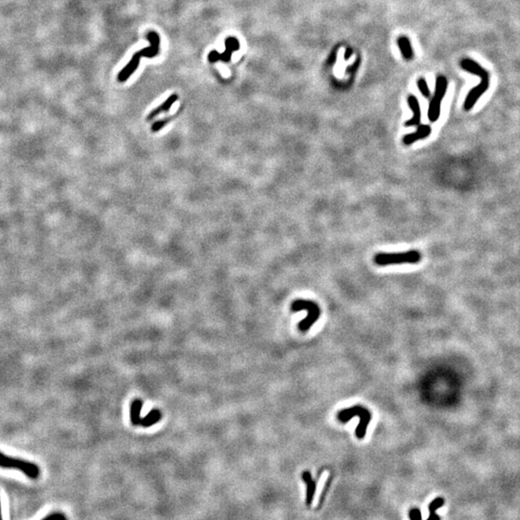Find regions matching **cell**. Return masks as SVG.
<instances>
[{
  "label": "cell",
  "instance_id": "cell-1",
  "mask_svg": "<svg viewBox=\"0 0 520 520\" xmlns=\"http://www.w3.org/2000/svg\"><path fill=\"white\" fill-rule=\"evenodd\" d=\"M460 66L462 69L468 72L472 75L478 76L481 78V83L468 92L463 104L464 109L470 111L476 104L479 99L487 92L489 87V75L487 69H485L481 65H479L477 62L471 59H462L460 63Z\"/></svg>",
  "mask_w": 520,
  "mask_h": 520
},
{
  "label": "cell",
  "instance_id": "cell-2",
  "mask_svg": "<svg viewBox=\"0 0 520 520\" xmlns=\"http://www.w3.org/2000/svg\"><path fill=\"white\" fill-rule=\"evenodd\" d=\"M147 38L151 42V46L146 48L142 51H137L135 53L132 59L130 60V62L117 75L119 82H126V80L134 74L135 70L137 69V67L140 64V60L142 57L153 58L158 54L160 43L158 34L154 31H150L149 33L147 34Z\"/></svg>",
  "mask_w": 520,
  "mask_h": 520
},
{
  "label": "cell",
  "instance_id": "cell-3",
  "mask_svg": "<svg viewBox=\"0 0 520 520\" xmlns=\"http://www.w3.org/2000/svg\"><path fill=\"white\" fill-rule=\"evenodd\" d=\"M354 417L360 418L359 426L356 429V436L359 439H363L366 436L367 428L372 420V413L367 408L361 405H356L343 409L336 414V418L341 423H347Z\"/></svg>",
  "mask_w": 520,
  "mask_h": 520
},
{
  "label": "cell",
  "instance_id": "cell-4",
  "mask_svg": "<svg viewBox=\"0 0 520 520\" xmlns=\"http://www.w3.org/2000/svg\"><path fill=\"white\" fill-rule=\"evenodd\" d=\"M290 311L292 312H299V311H306V317L300 321L298 324V328L304 333L311 329V327L318 321L321 316V310L317 302H313L311 300H303V299H297L293 301L290 305Z\"/></svg>",
  "mask_w": 520,
  "mask_h": 520
},
{
  "label": "cell",
  "instance_id": "cell-5",
  "mask_svg": "<svg viewBox=\"0 0 520 520\" xmlns=\"http://www.w3.org/2000/svg\"><path fill=\"white\" fill-rule=\"evenodd\" d=\"M420 260L421 253L415 250L403 252H380L374 257V262L377 266L416 264Z\"/></svg>",
  "mask_w": 520,
  "mask_h": 520
},
{
  "label": "cell",
  "instance_id": "cell-6",
  "mask_svg": "<svg viewBox=\"0 0 520 520\" xmlns=\"http://www.w3.org/2000/svg\"><path fill=\"white\" fill-rule=\"evenodd\" d=\"M0 467L8 469H17L22 472L28 478L32 480L39 478L41 474L40 467L34 462L12 458L1 452H0Z\"/></svg>",
  "mask_w": 520,
  "mask_h": 520
},
{
  "label": "cell",
  "instance_id": "cell-7",
  "mask_svg": "<svg viewBox=\"0 0 520 520\" xmlns=\"http://www.w3.org/2000/svg\"><path fill=\"white\" fill-rule=\"evenodd\" d=\"M448 88V81L443 76L436 77V91L435 94L430 102L429 106L428 117L431 123H436L440 116V106L444 98L445 93Z\"/></svg>",
  "mask_w": 520,
  "mask_h": 520
},
{
  "label": "cell",
  "instance_id": "cell-8",
  "mask_svg": "<svg viewBox=\"0 0 520 520\" xmlns=\"http://www.w3.org/2000/svg\"><path fill=\"white\" fill-rule=\"evenodd\" d=\"M225 44H226V49H227L225 52L219 53L217 51L210 52L209 55H208V60H209L210 63H216L220 60L225 63H227L230 61L232 53L234 51L240 50V42L235 37H227Z\"/></svg>",
  "mask_w": 520,
  "mask_h": 520
},
{
  "label": "cell",
  "instance_id": "cell-9",
  "mask_svg": "<svg viewBox=\"0 0 520 520\" xmlns=\"http://www.w3.org/2000/svg\"><path fill=\"white\" fill-rule=\"evenodd\" d=\"M431 133H432L431 126H428V125H419L417 130L415 132L411 133V134L406 135L404 137V144L407 145V146H410V145H412V144L415 143V142H417L419 140L427 138V137L431 135Z\"/></svg>",
  "mask_w": 520,
  "mask_h": 520
},
{
  "label": "cell",
  "instance_id": "cell-10",
  "mask_svg": "<svg viewBox=\"0 0 520 520\" xmlns=\"http://www.w3.org/2000/svg\"><path fill=\"white\" fill-rule=\"evenodd\" d=\"M302 481L306 485V495H305V504L306 506H311L315 495L316 487H317V482L312 478L311 472L305 470L302 473Z\"/></svg>",
  "mask_w": 520,
  "mask_h": 520
},
{
  "label": "cell",
  "instance_id": "cell-11",
  "mask_svg": "<svg viewBox=\"0 0 520 520\" xmlns=\"http://www.w3.org/2000/svg\"><path fill=\"white\" fill-rule=\"evenodd\" d=\"M408 103L411 107V111L413 112V117L411 120L407 121L405 126H418L421 123V109H420L419 101L414 97L410 96L408 98Z\"/></svg>",
  "mask_w": 520,
  "mask_h": 520
},
{
  "label": "cell",
  "instance_id": "cell-12",
  "mask_svg": "<svg viewBox=\"0 0 520 520\" xmlns=\"http://www.w3.org/2000/svg\"><path fill=\"white\" fill-rule=\"evenodd\" d=\"M178 98H179V97H178V94H177V93H173V94H171V96L169 97L168 99H167L166 101H164L161 105H159L158 107H156V108H154V109L151 111V113L149 114L148 117H147V120H148V121H151V120H153L154 117H157V116L160 115V114L169 112L170 109L172 108V106L176 103V101H177Z\"/></svg>",
  "mask_w": 520,
  "mask_h": 520
},
{
  "label": "cell",
  "instance_id": "cell-13",
  "mask_svg": "<svg viewBox=\"0 0 520 520\" xmlns=\"http://www.w3.org/2000/svg\"><path fill=\"white\" fill-rule=\"evenodd\" d=\"M143 408L142 399H134L130 405V421L133 426H140L141 424V411Z\"/></svg>",
  "mask_w": 520,
  "mask_h": 520
},
{
  "label": "cell",
  "instance_id": "cell-14",
  "mask_svg": "<svg viewBox=\"0 0 520 520\" xmlns=\"http://www.w3.org/2000/svg\"><path fill=\"white\" fill-rule=\"evenodd\" d=\"M161 418H162L161 411L159 410H152L147 416L142 418L140 426H142L144 428H149V427L155 425L156 423H158Z\"/></svg>",
  "mask_w": 520,
  "mask_h": 520
},
{
  "label": "cell",
  "instance_id": "cell-15",
  "mask_svg": "<svg viewBox=\"0 0 520 520\" xmlns=\"http://www.w3.org/2000/svg\"><path fill=\"white\" fill-rule=\"evenodd\" d=\"M398 45H399V49L402 52V55H403L404 58L406 60H411L413 57V51H412V48H411V41L405 37L402 36L398 39Z\"/></svg>",
  "mask_w": 520,
  "mask_h": 520
},
{
  "label": "cell",
  "instance_id": "cell-16",
  "mask_svg": "<svg viewBox=\"0 0 520 520\" xmlns=\"http://www.w3.org/2000/svg\"><path fill=\"white\" fill-rule=\"evenodd\" d=\"M445 504V500L442 497H437L436 499H434L430 505H429V512L430 513H434L436 512L438 509H440L443 505Z\"/></svg>",
  "mask_w": 520,
  "mask_h": 520
},
{
  "label": "cell",
  "instance_id": "cell-17",
  "mask_svg": "<svg viewBox=\"0 0 520 520\" xmlns=\"http://www.w3.org/2000/svg\"><path fill=\"white\" fill-rule=\"evenodd\" d=\"M417 85H418V88H419L420 92L425 97V98H429L431 92H430V89H429L428 83L426 81V79L424 77H421L418 80H417Z\"/></svg>",
  "mask_w": 520,
  "mask_h": 520
},
{
  "label": "cell",
  "instance_id": "cell-18",
  "mask_svg": "<svg viewBox=\"0 0 520 520\" xmlns=\"http://www.w3.org/2000/svg\"><path fill=\"white\" fill-rule=\"evenodd\" d=\"M169 121H170L169 119H163V120H159V121L155 122L151 126V131L152 132H158L162 128H164L165 126L168 125Z\"/></svg>",
  "mask_w": 520,
  "mask_h": 520
},
{
  "label": "cell",
  "instance_id": "cell-19",
  "mask_svg": "<svg viewBox=\"0 0 520 520\" xmlns=\"http://www.w3.org/2000/svg\"><path fill=\"white\" fill-rule=\"evenodd\" d=\"M409 517L411 520H422L421 511L417 508H412L409 512Z\"/></svg>",
  "mask_w": 520,
  "mask_h": 520
},
{
  "label": "cell",
  "instance_id": "cell-20",
  "mask_svg": "<svg viewBox=\"0 0 520 520\" xmlns=\"http://www.w3.org/2000/svg\"><path fill=\"white\" fill-rule=\"evenodd\" d=\"M42 520H67V517L64 513L54 512V513H51L50 515L45 516Z\"/></svg>",
  "mask_w": 520,
  "mask_h": 520
},
{
  "label": "cell",
  "instance_id": "cell-21",
  "mask_svg": "<svg viewBox=\"0 0 520 520\" xmlns=\"http://www.w3.org/2000/svg\"><path fill=\"white\" fill-rule=\"evenodd\" d=\"M427 520H440V516L437 513H436V512L430 513V516H429Z\"/></svg>",
  "mask_w": 520,
  "mask_h": 520
},
{
  "label": "cell",
  "instance_id": "cell-22",
  "mask_svg": "<svg viewBox=\"0 0 520 520\" xmlns=\"http://www.w3.org/2000/svg\"><path fill=\"white\" fill-rule=\"evenodd\" d=\"M0 520H3V518H2V511H1V501H0Z\"/></svg>",
  "mask_w": 520,
  "mask_h": 520
}]
</instances>
